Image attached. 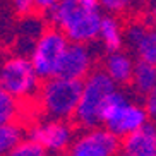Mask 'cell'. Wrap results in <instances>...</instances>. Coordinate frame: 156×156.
Returning <instances> with one entry per match:
<instances>
[{"mask_svg":"<svg viewBox=\"0 0 156 156\" xmlns=\"http://www.w3.org/2000/svg\"><path fill=\"white\" fill-rule=\"evenodd\" d=\"M129 86L132 87L136 96L146 98L156 86V64L137 60Z\"/></svg>","mask_w":156,"mask_h":156,"instance_id":"cell-14","label":"cell"},{"mask_svg":"<svg viewBox=\"0 0 156 156\" xmlns=\"http://www.w3.org/2000/svg\"><path fill=\"white\" fill-rule=\"evenodd\" d=\"M9 156H50V154L46 153V149L41 144H38L36 141H33L29 137H24L12 149V153Z\"/></svg>","mask_w":156,"mask_h":156,"instance_id":"cell-17","label":"cell"},{"mask_svg":"<svg viewBox=\"0 0 156 156\" xmlns=\"http://www.w3.org/2000/svg\"><path fill=\"white\" fill-rule=\"evenodd\" d=\"M94 64H96V51L91 43L70 41L60 64L58 76L84 81L94 70Z\"/></svg>","mask_w":156,"mask_h":156,"instance_id":"cell-10","label":"cell"},{"mask_svg":"<svg viewBox=\"0 0 156 156\" xmlns=\"http://www.w3.org/2000/svg\"><path fill=\"white\" fill-rule=\"evenodd\" d=\"M117 156H156V124L147 122L139 130L122 139Z\"/></svg>","mask_w":156,"mask_h":156,"instance_id":"cell-11","label":"cell"},{"mask_svg":"<svg viewBox=\"0 0 156 156\" xmlns=\"http://www.w3.org/2000/svg\"><path fill=\"white\" fill-rule=\"evenodd\" d=\"M83 91V81L53 76L45 79L38 89L36 106L43 117L53 119H74Z\"/></svg>","mask_w":156,"mask_h":156,"instance_id":"cell-2","label":"cell"},{"mask_svg":"<svg viewBox=\"0 0 156 156\" xmlns=\"http://www.w3.org/2000/svg\"><path fill=\"white\" fill-rule=\"evenodd\" d=\"M28 137L36 141L46 149L50 156L65 154L76 139V127L70 120L43 117L34 120L26 130Z\"/></svg>","mask_w":156,"mask_h":156,"instance_id":"cell-7","label":"cell"},{"mask_svg":"<svg viewBox=\"0 0 156 156\" xmlns=\"http://www.w3.org/2000/svg\"><path fill=\"white\" fill-rule=\"evenodd\" d=\"M53 156H64V154H53Z\"/></svg>","mask_w":156,"mask_h":156,"instance_id":"cell-24","label":"cell"},{"mask_svg":"<svg viewBox=\"0 0 156 156\" xmlns=\"http://www.w3.org/2000/svg\"><path fill=\"white\" fill-rule=\"evenodd\" d=\"M101 48L108 51L124 50L125 46V26L120 21V16L105 14L100 26V34H98Z\"/></svg>","mask_w":156,"mask_h":156,"instance_id":"cell-13","label":"cell"},{"mask_svg":"<svg viewBox=\"0 0 156 156\" xmlns=\"http://www.w3.org/2000/svg\"><path fill=\"white\" fill-rule=\"evenodd\" d=\"M120 139L106 127L84 129L76 136L65 156H117Z\"/></svg>","mask_w":156,"mask_h":156,"instance_id":"cell-8","label":"cell"},{"mask_svg":"<svg viewBox=\"0 0 156 156\" xmlns=\"http://www.w3.org/2000/svg\"><path fill=\"white\" fill-rule=\"evenodd\" d=\"M136 2H141V4H147V2H151V0H136Z\"/></svg>","mask_w":156,"mask_h":156,"instance_id":"cell-23","label":"cell"},{"mask_svg":"<svg viewBox=\"0 0 156 156\" xmlns=\"http://www.w3.org/2000/svg\"><path fill=\"white\" fill-rule=\"evenodd\" d=\"M10 5L16 10V14L19 16H29L33 10L36 9L34 7V0H10Z\"/></svg>","mask_w":156,"mask_h":156,"instance_id":"cell-19","label":"cell"},{"mask_svg":"<svg viewBox=\"0 0 156 156\" xmlns=\"http://www.w3.org/2000/svg\"><path fill=\"white\" fill-rule=\"evenodd\" d=\"M0 84L19 101L36 98L40 76L36 74L28 55L16 53L0 60Z\"/></svg>","mask_w":156,"mask_h":156,"instance_id":"cell-5","label":"cell"},{"mask_svg":"<svg viewBox=\"0 0 156 156\" xmlns=\"http://www.w3.org/2000/svg\"><path fill=\"white\" fill-rule=\"evenodd\" d=\"M144 106L147 110V115H149V120L156 124V86L146 98H144Z\"/></svg>","mask_w":156,"mask_h":156,"instance_id":"cell-20","label":"cell"},{"mask_svg":"<svg viewBox=\"0 0 156 156\" xmlns=\"http://www.w3.org/2000/svg\"><path fill=\"white\" fill-rule=\"evenodd\" d=\"M58 2H60V0H34V7H36V10L45 12V14H46V12H48L51 7H55Z\"/></svg>","mask_w":156,"mask_h":156,"instance_id":"cell-21","label":"cell"},{"mask_svg":"<svg viewBox=\"0 0 156 156\" xmlns=\"http://www.w3.org/2000/svg\"><path fill=\"white\" fill-rule=\"evenodd\" d=\"M117 84L108 77L103 69H94L83 81V91L77 110L74 113V124L83 129L98 127L103 124L106 103L117 89Z\"/></svg>","mask_w":156,"mask_h":156,"instance_id":"cell-3","label":"cell"},{"mask_svg":"<svg viewBox=\"0 0 156 156\" xmlns=\"http://www.w3.org/2000/svg\"><path fill=\"white\" fill-rule=\"evenodd\" d=\"M147 21L156 28V0L149 2V7H147Z\"/></svg>","mask_w":156,"mask_h":156,"instance_id":"cell-22","label":"cell"},{"mask_svg":"<svg viewBox=\"0 0 156 156\" xmlns=\"http://www.w3.org/2000/svg\"><path fill=\"white\" fill-rule=\"evenodd\" d=\"M24 137H26V130L17 120L0 124V156H9Z\"/></svg>","mask_w":156,"mask_h":156,"instance_id":"cell-15","label":"cell"},{"mask_svg":"<svg viewBox=\"0 0 156 156\" xmlns=\"http://www.w3.org/2000/svg\"><path fill=\"white\" fill-rule=\"evenodd\" d=\"M21 117V101L0 84V124L16 122Z\"/></svg>","mask_w":156,"mask_h":156,"instance_id":"cell-16","label":"cell"},{"mask_svg":"<svg viewBox=\"0 0 156 156\" xmlns=\"http://www.w3.org/2000/svg\"><path fill=\"white\" fill-rule=\"evenodd\" d=\"M69 38L55 26L45 28L40 33L28 55L40 79L45 81L53 76H58L60 64L69 48Z\"/></svg>","mask_w":156,"mask_h":156,"instance_id":"cell-6","label":"cell"},{"mask_svg":"<svg viewBox=\"0 0 156 156\" xmlns=\"http://www.w3.org/2000/svg\"><path fill=\"white\" fill-rule=\"evenodd\" d=\"M136 57L130 51L117 50V51H108L103 58L101 69L108 74V77L113 81L117 86L125 87L130 84L134 69H136Z\"/></svg>","mask_w":156,"mask_h":156,"instance_id":"cell-12","label":"cell"},{"mask_svg":"<svg viewBox=\"0 0 156 156\" xmlns=\"http://www.w3.org/2000/svg\"><path fill=\"white\" fill-rule=\"evenodd\" d=\"M149 122V115L144 103L132 100L122 87H117L106 103L103 113V127H106L119 139L139 130Z\"/></svg>","mask_w":156,"mask_h":156,"instance_id":"cell-4","label":"cell"},{"mask_svg":"<svg viewBox=\"0 0 156 156\" xmlns=\"http://www.w3.org/2000/svg\"><path fill=\"white\" fill-rule=\"evenodd\" d=\"M125 46L136 60L156 64V28L149 21H130L125 26Z\"/></svg>","mask_w":156,"mask_h":156,"instance_id":"cell-9","label":"cell"},{"mask_svg":"<svg viewBox=\"0 0 156 156\" xmlns=\"http://www.w3.org/2000/svg\"><path fill=\"white\" fill-rule=\"evenodd\" d=\"M136 0H100L101 7L106 14H115V16H124L130 12L132 5Z\"/></svg>","mask_w":156,"mask_h":156,"instance_id":"cell-18","label":"cell"},{"mask_svg":"<svg viewBox=\"0 0 156 156\" xmlns=\"http://www.w3.org/2000/svg\"><path fill=\"white\" fill-rule=\"evenodd\" d=\"M103 16L105 10L100 0H60L46 12L48 23L72 43L96 41Z\"/></svg>","mask_w":156,"mask_h":156,"instance_id":"cell-1","label":"cell"}]
</instances>
